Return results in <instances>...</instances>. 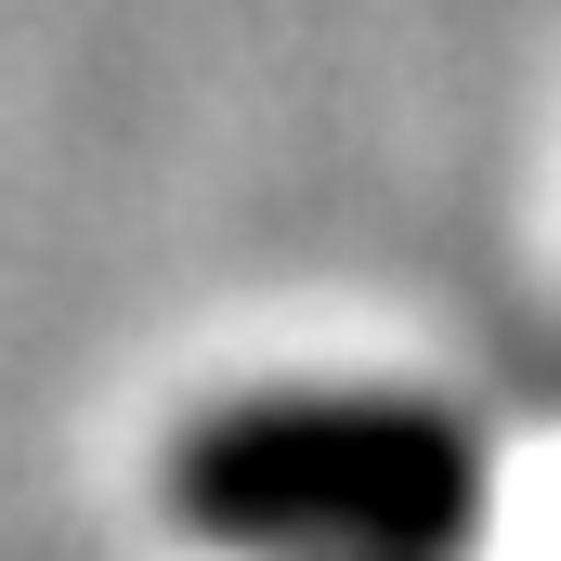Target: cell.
Instances as JSON below:
<instances>
[{
	"label": "cell",
	"instance_id": "cell-1",
	"mask_svg": "<svg viewBox=\"0 0 561 561\" xmlns=\"http://www.w3.org/2000/svg\"><path fill=\"white\" fill-rule=\"evenodd\" d=\"M157 496L249 561H457L483 536V431L431 392H236L170 431Z\"/></svg>",
	"mask_w": 561,
	"mask_h": 561
}]
</instances>
